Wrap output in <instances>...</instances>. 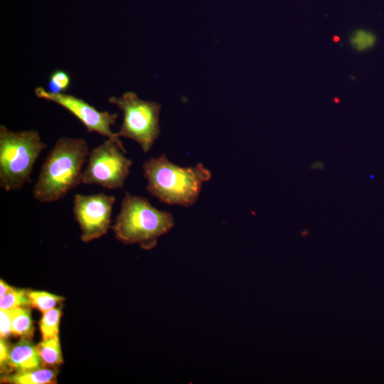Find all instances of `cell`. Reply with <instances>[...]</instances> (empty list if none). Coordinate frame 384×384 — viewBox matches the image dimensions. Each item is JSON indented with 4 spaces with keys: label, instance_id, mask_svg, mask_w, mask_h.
<instances>
[{
    "label": "cell",
    "instance_id": "277c9868",
    "mask_svg": "<svg viewBox=\"0 0 384 384\" xmlns=\"http://www.w3.org/2000/svg\"><path fill=\"white\" fill-rule=\"evenodd\" d=\"M47 148L38 131H11L0 125V187L6 192L31 181L33 166Z\"/></svg>",
    "mask_w": 384,
    "mask_h": 384
},
{
    "label": "cell",
    "instance_id": "3957f363",
    "mask_svg": "<svg viewBox=\"0 0 384 384\" xmlns=\"http://www.w3.org/2000/svg\"><path fill=\"white\" fill-rule=\"evenodd\" d=\"M174 225L171 213L156 208L142 196L125 193L111 228L118 241L125 245L138 244L149 250Z\"/></svg>",
    "mask_w": 384,
    "mask_h": 384
},
{
    "label": "cell",
    "instance_id": "5bb4252c",
    "mask_svg": "<svg viewBox=\"0 0 384 384\" xmlns=\"http://www.w3.org/2000/svg\"><path fill=\"white\" fill-rule=\"evenodd\" d=\"M61 315V309L55 307L43 314L39 322L42 339L58 336Z\"/></svg>",
    "mask_w": 384,
    "mask_h": 384
},
{
    "label": "cell",
    "instance_id": "52a82bcc",
    "mask_svg": "<svg viewBox=\"0 0 384 384\" xmlns=\"http://www.w3.org/2000/svg\"><path fill=\"white\" fill-rule=\"evenodd\" d=\"M34 92L37 97L56 103L67 110L80 121L88 132L98 133L124 146L117 132L112 130L118 117L117 113L100 111L83 99L65 92H52L43 87H37Z\"/></svg>",
    "mask_w": 384,
    "mask_h": 384
},
{
    "label": "cell",
    "instance_id": "ba28073f",
    "mask_svg": "<svg viewBox=\"0 0 384 384\" xmlns=\"http://www.w3.org/2000/svg\"><path fill=\"white\" fill-rule=\"evenodd\" d=\"M114 196L102 193L93 195L75 194L73 211L78 223L82 241L87 242L105 235L111 226Z\"/></svg>",
    "mask_w": 384,
    "mask_h": 384
},
{
    "label": "cell",
    "instance_id": "2e32d148",
    "mask_svg": "<svg viewBox=\"0 0 384 384\" xmlns=\"http://www.w3.org/2000/svg\"><path fill=\"white\" fill-rule=\"evenodd\" d=\"M71 79L69 74L63 70H54L49 77L48 87L52 92H64L70 87Z\"/></svg>",
    "mask_w": 384,
    "mask_h": 384
},
{
    "label": "cell",
    "instance_id": "4fadbf2b",
    "mask_svg": "<svg viewBox=\"0 0 384 384\" xmlns=\"http://www.w3.org/2000/svg\"><path fill=\"white\" fill-rule=\"evenodd\" d=\"M28 296L31 301V306L37 309L42 314L55 308L65 299L61 296L45 291L31 289H28Z\"/></svg>",
    "mask_w": 384,
    "mask_h": 384
},
{
    "label": "cell",
    "instance_id": "6da1fadb",
    "mask_svg": "<svg viewBox=\"0 0 384 384\" xmlns=\"http://www.w3.org/2000/svg\"><path fill=\"white\" fill-rule=\"evenodd\" d=\"M90 154L83 138L56 140L41 166L33 186V198L41 203L58 201L82 183L83 167Z\"/></svg>",
    "mask_w": 384,
    "mask_h": 384
},
{
    "label": "cell",
    "instance_id": "5b68a950",
    "mask_svg": "<svg viewBox=\"0 0 384 384\" xmlns=\"http://www.w3.org/2000/svg\"><path fill=\"white\" fill-rule=\"evenodd\" d=\"M108 102L123 113L122 123L117 132L119 137L135 141L147 153L160 134L161 105L142 100L131 91L121 97L112 96Z\"/></svg>",
    "mask_w": 384,
    "mask_h": 384
},
{
    "label": "cell",
    "instance_id": "7c38bea8",
    "mask_svg": "<svg viewBox=\"0 0 384 384\" xmlns=\"http://www.w3.org/2000/svg\"><path fill=\"white\" fill-rule=\"evenodd\" d=\"M34 326L29 307L14 309L11 324V335L21 338H31Z\"/></svg>",
    "mask_w": 384,
    "mask_h": 384
},
{
    "label": "cell",
    "instance_id": "9a60e30c",
    "mask_svg": "<svg viewBox=\"0 0 384 384\" xmlns=\"http://www.w3.org/2000/svg\"><path fill=\"white\" fill-rule=\"evenodd\" d=\"M31 301L28 289L14 287L11 291L0 298V309L29 307Z\"/></svg>",
    "mask_w": 384,
    "mask_h": 384
},
{
    "label": "cell",
    "instance_id": "ffe728a7",
    "mask_svg": "<svg viewBox=\"0 0 384 384\" xmlns=\"http://www.w3.org/2000/svg\"><path fill=\"white\" fill-rule=\"evenodd\" d=\"M13 287L10 286L2 279H0V298L6 295L13 289Z\"/></svg>",
    "mask_w": 384,
    "mask_h": 384
},
{
    "label": "cell",
    "instance_id": "e0dca14e",
    "mask_svg": "<svg viewBox=\"0 0 384 384\" xmlns=\"http://www.w3.org/2000/svg\"><path fill=\"white\" fill-rule=\"evenodd\" d=\"M350 42L356 50L363 51L375 45L376 37L374 33L368 31L357 30L351 36Z\"/></svg>",
    "mask_w": 384,
    "mask_h": 384
},
{
    "label": "cell",
    "instance_id": "7a4b0ae2",
    "mask_svg": "<svg viewBox=\"0 0 384 384\" xmlns=\"http://www.w3.org/2000/svg\"><path fill=\"white\" fill-rule=\"evenodd\" d=\"M146 191L166 205L189 207L197 201L203 183L211 178L202 164L181 167L171 162L164 154L151 157L143 164Z\"/></svg>",
    "mask_w": 384,
    "mask_h": 384
},
{
    "label": "cell",
    "instance_id": "30bf717a",
    "mask_svg": "<svg viewBox=\"0 0 384 384\" xmlns=\"http://www.w3.org/2000/svg\"><path fill=\"white\" fill-rule=\"evenodd\" d=\"M58 371L53 368L39 367L3 375L1 380L13 384H51L56 383Z\"/></svg>",
    "mask_w": 384,
    "mask_h": 384
},
{
    "label": "cell",
    "instance_id": "8fae6325",
    "mask_svg": "<svg viewBox=\"0 0 384 384\" xmlns=\"http://www.w3.org/2000/svg\"><path fill=\"white\" fill-rule=\"evenodd\" d=\"M36 348L43 366L54 368L63 363L62 351L58 336L42 339L36 346Z\"/></svg>",
    "mask_w": 384,
    "mask_h": 384
},
{
    "label": "cell",
    "instance_id": "d6986e66",
    "mask_svg": "<svg viewBox=\"0 0 384 384\" xmlns=\"http://www.w3.org/2000/svg\"><path fill=\"white\" fill-rule=\"evenodd\" d=\"M7 338H1L0 339V366L1 372L4 373L6 369V363L9 356L11 346L6 340Z\"/></svg>",
    "mask_w": 384,
    "mask_h": 384
},
{
    "label": "cell",
    "instance_id": "7402d4cb",
    "mask_svg": "<svg viewBox=\"0 0 384 384\" xmlns=\"http://www.w3.org/2000/svg\"><path fill=\"white\" fill-rule=\"evenodd\" d=\"M307 234H308V231H307V230H305V231H304L303 233H302V235H307Z\"/></svg>",
    "mask_w": 384,
    "mask_h": 384
},
{
    "label": "cell",
    "instance_id": "44dd1931",
    "mask_svg": "<svg viewBox=\"0 0 384 384\" xmlns=\"http://www.w3.org/2000/svg\"><path fill=\"white\" fill-rule=\"evenodd\" d=\"M324 167V164L322 162H316L311 166V168L313 169L322 170Z\"/></svg>",
    "mask_w": 384,
    "mask_h": 384
},
{
    "label": "cell",
    "instance_id": "ac0fdd59",
    "mask_svg": "<svg viewBox=\"0 0 384 384\" xmlns=\"http://www.w3.org/2000/svg\"><path fill=\"white\" fill-rule=\"evenodd\" d=\"M14 309H0V337L8 338L11 335Z\"/></svg>",
    "mask_w": 384,
    "mask_h": 384
},
{
    "label": "cell",
    "instance_id": "9c48e42d",
    "mask_svg": "<svg viewBox=\"0 0 384 384\" xmlns=\"http://www.w3.org/2000/svg\"><path fill=\"white\" fill-rule=\"evenodd\" d=\"M42 361L35 346L30 338H21L11 346L6 372L8 374L41 367Z\"/></svg>",
    "mask_w": 384,
    "mask_h": 384
},
{
    "label": "cell",
    "instance_id": "8992f818",
    "mask_svg": "<svg viewBox=\"0 0 384 384\" xmlns=\"http://www.w3.org/2000/svg\"><path fill=\"white\" fill-rule=\"evenodd\" d=\"M125 154L124 146L107 138L90 151L82 183L98 185L110 190L123 188L132 165Z\"/></svg>",
    "mask_w": 384,
    "mask_h": 384
}]
</instances>
